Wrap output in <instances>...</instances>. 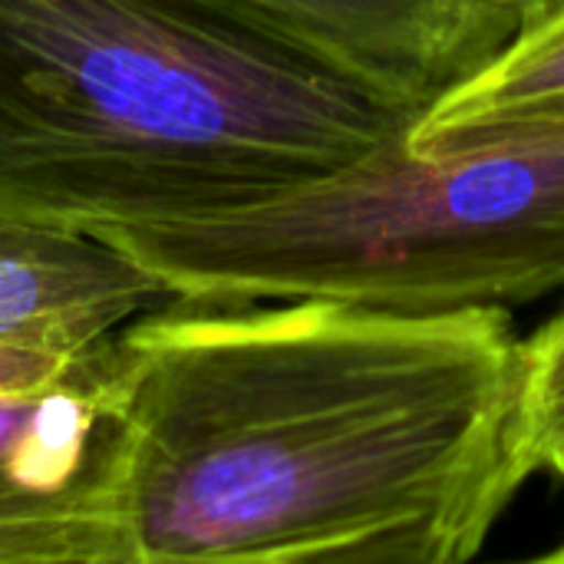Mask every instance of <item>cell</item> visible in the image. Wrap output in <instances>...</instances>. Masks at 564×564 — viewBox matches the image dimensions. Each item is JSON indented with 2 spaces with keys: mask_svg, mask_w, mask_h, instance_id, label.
<instances>
[{
  "mask_svg": "<svg viewBox=\"0 0 564 564\" xmlns=\"http://www.w3.org/2000/svg\"><path fill=\"white\" fill-rule=\"evenodd\" d=\"M413 122L238 0H0V221L175 225L334 172Z\"/></svg>",
  "mask_w": 564,
  "mask_h": 564,
  "instance_id": "obj_2",
  "label": "cell"
},
{
  "mask_svg": "<svg viewBox=\"0 0 564 564\" xmlns=\"http://www.w3.org/2000/svg\"><path fill=\"white\" fill-rule=\"evenodd\" d=\"M525 17H535V13H545V10H555V7H564V0H516Z\"/></svg>",
  "mask_w": 564,
  "mask_h": 564,
  "instance_id": "obj_10",
  "label": "cell"
},
{
  "mask_svg": "<svg viewBox=\"0 0 564 564\" xmlns=\"http://www.w3.org/2000/svg\"><path fill=\"white\" fill-rule=\"evenodd\" d=\"M562 486H564V482H562ZM542 558H545V562H562L564 564V535H562V542H558V545H555V549H552L549 555H542Z\"/></svg>",
  "mask_w": 564,
  "mask_h": 564,
  "instance_id": "obj_11",
  "label": "cell"
},
{
  "mask_svg": "<svg viewBox=\"0 0 564 564\" xmlns=\"http://www.w3.org/2000/svg\"><path fill=\"white\" fill-rule=\"evenodd\" d=\"M102 238L188 301L509 311L564 288V126L430 155L400 139L248 205Z\"/></svg>",
  "mask_w": 564,
  "mask_h": 564,
  "instance_id": "obj_3",
  "label": "cell"
},
{
  "mask_svg": "<svg viewBox=\"0 0 564 564\" xmlns=\"http://www.w3.org/2000/svg\"><path fill=\"white\" fill-rule=\"evenodd\" d=\"M126 327L0 393V564H132Z\"/></svg>",
  "mask_w": 564,
  "mask_h": 564,
  "instance_id": "obj_4",
  "label": "cell"
},
{
  "mask_svg": "<svg viewBox=\"0 0 564 564\" xmlns=\"http://www.w3.org/2000/svg\"><path fill=\"white\" fill-rule=\"evenodd\" d=\"M126 340L132 564L469 562L539 473L506 307L178 297Z\"/></svg>",
  "mask_w": 564,
  "mask_h": 564,
  "instance_id": "obj_1",
  "label": "cell"
},
{
  "mask_svg": "<svg viewBox=\"0 0 564 564\" xmlns=\"http://www.w3.org/2000/svg\"><path fill=\"white\" fill-rule=\"evenodd\" d=\"M564 126V7L525 17L469 79L440 96L406 132L416 155Z\"/></svg>",
  "mask_w": 564,
  "mask_h": 564,
  "instance_id": "obj_7",
  "label": "cell"
},
{
  "mask_svg": "<svg viewBox=\"0 0 564 564\" xmlns=\"http://www.w3.org/2000/svg\"><path fill=\"white\" fill-rule=\"evenodd\" d=\"M79 357V354H76ZM73 357H53V354H33V350H17L0 344V393L7 390H23L50 380L59 373Z\"/></svg>",
  "mask_w": 564,
  "mask_h": 564,
  "instance_id": "obj_9",
  "label": "cell"
},
{
  "mask_svg": "<svg viewBox=\"0 0 564 564\" xmlns=\"http://www.w3.org/2000/svg\"><path fill=\"white\" fill-rule=\"evenodd\" d=\"M525 413L539 469L564 482V304L525 340Z\"/></svg>",
  "mask_w": 564,
  "mask_h": 564,
  "instance_id": "obj_8",
  "label": "cell"
},
{
  "mask_svg": "<svg viewBox=\"0 0 564 564\" xmlns=\"http://www.w3.org/2000/svg\"><path fill=\"white\" fill-rule=\"evenodd\" d=\"M178 301L135 254L102 235L0 221V344L76 357Z\"/></svg>",
  "mask_w": 564,
  "mask_h": 564,
  "instance_id": "obj_6",
  "label": "cell"
},
{
  "mask_svg": "<svg viewBox=\"0 0 564 564\" xmlns=\"http://www.w3.org/2000/svg\"><path fill=\"white\" fill-rule=\"evenodd\" d=\"M284 43L420 119L522 26L516 0H238Z\"/></svg>",
  "mask_w": 564,
  "mask_h": 564,
  "instance_id": "obj_5",
  "label": "cell"
}]
</instances>
